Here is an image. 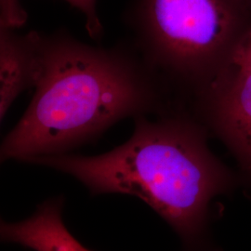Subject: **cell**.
Wrapping results in <instances>:
<instances>
[{
	"instance_id": "cell-1",
	"label": "cell",
	"mask_w": 251,
	"mask_h": 251,
	"mask_svg": "<svg viewBox=\"0 0 251 251\" xmlns=\"http://www.w3.org/2000/svg\"><path fill=\"white\" fill-rule=\"evenodd\" d=\"M29 106L1 145V161L67 153L127 117L160 115L168 91L132 43L102 48L60 31L42 35Z\"/></svg>"
},
{
	"instance_id": "cell-2",
	"label": "cell",
	"mask_w": 251,
	"mask_h": 251,
	"mask_svg": "<svg viewBox=\"0 0 251 251\" xmlns=\"http://www.w3.org/2000/svg\"><path fill=\"white\" fill-rule=\"evenodd\" d=\"M133 134L110 152L60 154L31 162L78 179L93 195L142 199L182 236L200 231L208 203L229 175L206 144L205 126L186 112L169 110L154 120L134 118Z\"/></svg>"
},
{
	"instance_id": "cell-3",
	"label": "cell",
	"mask_w": 251,
	"mask_h": 251,
	"mask_svg": "<svg viewBox=\"0 0 251 251\" xmlns=\"http://www.w3.org/2000/svg\"><path fill=\"white\" fill-rule=\"evenodd\" d=\"M127 21L166 90L193 100L225 70L251 11L238 0H131Z\"/></svg>"
},
{
	"instance_id": "cell-4",
	"label": "cell",
	"mask_w": 251,
	"mask_h": 251,
	"mask_svg": "<svg viewBox=\"0 0 251 251\" xmlns=\"http://www.w3.org/2000/svg\"><path fill=\"white\" fill-rule=\"evenodd\" d=\"M195 116L251 171V73L227 65L193 99Z\"/></svg>"
},
{
	"instance_id": "cell-5",
	"label": "cell",
	"mask_w": 251,
	"mask_h": 251,
	"mask_svg": "<svg viewBox=\"0 0 251 251\" xmlns=\"http://www.w3.org/2000/svg\"><path fill=\"white\" fill-rule=\"evenodd\" d=\"M42 34L0 29V120L25 90L36 88L41 71Z\"/></svg>"
},
{
	"instance_id": "cell-6",
	"label": "cell",
	"mask_w": 251,
	"mask_h": 251,
	"mask_svg": "<svg viewBox=\"0 0 251 251\" xmlns=\"http://www.w3.org/2000/svg\"><path fill=\"white\" fill-rule=\"evenodd\" d=\"M62 206V200L47 201L25 221L2 223V239L34 251H92L68 231L63 223Z\"/></svg>"
},
{
	"instance_id": "cell-7",
	"label": "cell",
	"mask_w": 251,
	"mask_h": 251,
	"mask_svg": "<svg viewBox=\"0 0 251 251\" xmlns=\"http://www.w3.org/2000/svg\"><path fill=\"white\" fill-rule=\"evenodd\" d=\"M0 29L17 30L26 23V11L19 0H0Z\"/></svg>"
},
{
	"instance_id": "cell-8",
	"label": "cell",
	"mask_w": 251,
	"mask_h": 251,
	"mask_svg": "<svg viewBox=\"0 0 251 251\" xmlns=\"http://www.w3.org/2000/svg\"><path fill=\"white\" fill-rule=\"evenodd\" d=\"M73 7L79 9L86 18V29L92 39L99 40L103 35L102 25L100 21L96 0H65Z\"/></svg>"
},
{
	"instance_id": "cell-9",
	"label": "cell",
	"mask_w": 251,
	"mask_h": 251,
	"mask_svg": "<svg viewBox=\"0 0 251 251\" xmlns=\"http://www.w3.org/2000/svg\"><path fill=\"white\" fill-rule=\"evenodd\" d=\"M228 64L242 71L251 73V25L236 43Z\"/></svg>"
},
{
	"instance_id": "cell-10",
	"label": "cell",
	"mask_w": 251,
	"mask_h": 251,
	"mask_svg": "<svg viewBox=\"0 0 251 251\" xmlns=\"http://www.w3.org/2000/svg\"><path fill=\"white\" fill-rule=\"evenodd\" d=\"M242 3L243 5L251 11V0H238Z\"/></svg>"
}]
</instances>
